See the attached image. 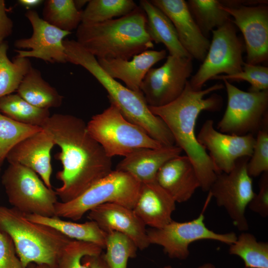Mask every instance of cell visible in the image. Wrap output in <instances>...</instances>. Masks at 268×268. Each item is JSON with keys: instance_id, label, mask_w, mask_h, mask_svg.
I'll use <instances>...</instances> for the list:
<instances>
[{"instance_id": "6da1fadb", "label": "cell", "mask_w": 268, "mask_h": 268, "mask_svg": "<svg viewBox=\"0 0 268 268\" xmlns=\"http://www.w3.org/2000/svg\"><path fill=\"white\" fill-rule=\"evenodd\" d=\"M42 128L61 148L55 157L63 166L56 174L62 184L55 191L61 202L74 199L112 171V158L91 136L82 119L55 114Z\"/></svg>"}, {"instance_id": "7a4b0ae2", "label": "cell", "mask_w": 268, "mask_h": 268, "mask_svg": "<svg viewBox=\"0 0 268 268\" xmlns=\"http://www.w3.org/2000/svg\"><path fill=\"white\" fill-rule=\"evenodd\" d=\"M215 84L205 89L192 88L188 81L181 95L171 103L161 107L149 106L150 111L159 117L172 134L175 145L184 151L192 162L204 192L208 191L217 174V170L204 148L198 142L195 134L197 120L203 111L220 110L223 105L221 96L214 91L224 88Z\"/></svg>"}, {"instance_id": "3957f363", "label": "cell", "mask_w": 268, "mask_h": 268, "mask_svg": "<svg viewBox=\"0 0 268 268\" xmlns=\"http://www.w3.org/2000/svg\"><path fill=\"white\" fill-rule=\"evenodd\" d=\"M76 41L96 59L129 60L154 47L147 28V18L137 7L120 18L94 24L81 23Z\"/></svg>"}, {"instance_id": "277c9868", "label": "cell", "mask_w": 268, "mask_h": 268, "mask_svg": "<svg viewBox=\"0 0 268 268\" xmlns=\"http://www.w3.org/2000/svg\"><path fill=\"white\" fill-rule=\"evenodd\" d=\"M64 41L67 62L81 66L93 75L107 91L110 102L118 107L126 120L140 127L162 145L175 144L168 128L150 111L142 93L134 91L111 77L100 67L96 58L76 41Z\"/></svg>"}, {"instance_id": "5b68a950", "label": "cell", "mask_w": 268, "mask_h": 268, "mask_svg": "<svg viewBox=\"0 0 268 268\" xmlns=\"http://www.w3.org/2000/svg\"><path fill=\"white\" fill-rule=\"evenodd\" d=\"M0 229L11 238L25 268L31 264L55 268L60 253L73 240L51 227L29 220L12 207L0 206Z\"/></svg>"}, {"instance_id": "8992f818", "label": "cell", "mask_w": 268, "mask_h": 268, "mask_svg": "<svg viewBox=\"0 0 268 268\" xmlns=\"http://www.w3.org/2000/svg\"><path fill=\"white\" fill-rule=\"evenodd\" d=\"M141 183L130 174L112 170L74 199L57 201L55 216L73 221L80 219L91 209L106 203H115L133 209Z\"/></svg>"}, {"instance_id": "52a82bcc", "label": "cell", "mask_w": 268, "mask_h": 268, "mask_svg": "<svg viewBox=\"0 0 268 268\" xmlns=\"http://www.w3.org/2000/svg\"><path fill=\"white\" fill-rule=\"evenodd\" d=\"M86 125L89 134L111 158L116 155L125 157L139 148H157L163 145L140 127L126 120L111 102L109 107L94 115Z\"/></svg>"}, {"instance_id": "ba28073f", "label": "cell", "mask_w": 268, "mask_h": 268, "mask_svg": "<svg viewBox=\"0 0 268 268\" xmlns=\"http://www.w3.org/2000/svg\"><path fill=\"white\" fill-rule=\"evenodd\" d=\"M1 183L12 207L25 214L55 216V205L58 201L56 193L31 169L9 164L2 175Z\"/></svg>"}, {"instance_id": "9c48e42d", "label": "cell", "mask_w": 268, "mask_h": 268, "mask_svg": "<svg viewBox=\"0 0 268 268\" xmlns=\"http://www.w3.org/2000/svg\"><path fill=\"white\" fill-rule=\"evenodd\" d=\"M227 95L224 114L217 125L219 132L244 135H254L268 123V90L244 91L223 80Z\"/></svg>"}, {"instance_id": "30bf717a", "label": "cell", "mask_w": 268, "mask_h": 268, "mask_svg": "<svg viewBox=\"0 0 268 268\" xmlns=\"http://www.w3.org/2000/svg\"><path fill=\"white\" fill-rule=\"evenodd\" d=\"M236 30L231 19L212 31V38L206 55L198 71L188 80L192 88L201 90L206 81L221 73L230 75L242 70L244 46Z\"/></svg>"}, {"instance_id": "8fae6325", "label": "cell", "mask_w": 268, "mask_h": 268, "mask_svg": "<svg viewBox=\"0 0 268 268\" xmlns=\"http://www.w3.org/2000/svg\"><path fill=\"white\" fill-rule=\"evenodd\" d=\"M249 159L240 158L229 172L217 174L208 191L217 205L225 208L234 226L241 231L249 229L245 211L255 194L252 178L247 172Z\"/></svg>"}, {"instance_id": "7c38bea8", "label": "cell", "mask_w": 268, "mask_h": 268, "mask_svg": "<svg viewBox=\"0 0 268 268\" xmlns=\"http://www.w3.org/2000/svg\"><path fill=\"white\" fill-rule=\"evenodd\" d=\"M202 213L189 221L177 222L172 220L161 228H150L146 230L150 244L161 246L164 252L170 258L185 260L190 255L189 246L195 241L212 240L229 245L237 239L234 232L218 233L205 225Z\"/></svg>"}, {"instance_id": "4fadbf2b", "label": "cell", "mask_w": 268, "mask_h": 268, "mask_svg": "<svg viewBox=\"0 0 268 268\" xmlns=\"http://www.w3.org/2000/svg\"><path fill=\"white\" fill-rule=\"evenodd\" d=\"M192 72L191 57L171 55L160 67L151 68L140 86L148 106H163L177 99L183 91Z\"/></svg>"}, {"instance_id": "5bb4252c", "label": "cell", "mask_w": 268, "mask_h": 268, "mask_svg": "<svg viewBox=\"0 0 268 268\" xmlns=\"http://www.w3.org/2000/svg\"><path fill=\"white\" fill-rule=\"evenodd\" d=\"M221 6L233 18L231 22L242 33L247 52L246 63L257 65L267 61L268 6L266 4L233 6L221 4Z\"/></svg>"}, {"instance_id": "9a60e30c", "label": "cell", "mask_w": 268, "mask_h": 268, "mask_svg": "<svg viewBox=\"0 0 268 268\" xmlns=\"http://www.w3.org/2000/svg\"><path fill=\"white\" fill-rule=\"evenodd\" d=\"M197 138L208 151V156L219 173L229 172L239 158L250 157L255 143V137L252 134L237 135L217 131L211 119L204 122Z\"/></svg>"}, {"instance_id": "2e32d148", "label": "cell", "mask_w": 268, "mask_h": 268, "mask_svg": "<svg viewBox=\"0 0 268 268\" xmlns=\"http://www.w3.org/2000/svg\"><path fill=\"white\" fill-rule=\"evenodd\" d=\"M31 24L32 34L30 37L15 41L14 46L18 57L34 58L51 63H66L67 55L63 41L71 32L62 30L44 21L38 13L28 10L25 14Z\"/></svg>"}, {"instance_id": "e0dca14e", "label": "cell", "mask_w": 268, "mask_h": 268, "mask_svg": "<svg viewBox=\"0 0 268 268\" xmlns=\"http://www.w3.org/2000/svg\"><path fill=\"white\" fill-rule=\"evenodd\" d=\"M173 24L179 41L192 58L202 62L210 42L201 32L184 0H151Z\"/></svg>"}, {"instance_id": "ac0fdd59", "label": "cell", "mask_w": 268, "mask_h": 268, "mask_svg": "<svg viewBox=\"0 0 268 268\" xmlns=\"http://www.w3.org/2000/svg\"><path fill=\"white\" fill-rule=\"evenodd\" d=\"M87 217L106 233L117 231L127 235L140 250L150 245L146 225L132 209L119 204L106 203L91 209Z\"/></svg>"}, {"instance_id": "d6986e66", "label": "cell", "mask_w": 268, "mask_h": 268, "mask_svg": "<svg viewBox=\"0 0 268 268\" xmlns=\"http://www.w3.org/2000/svg\"><path fill=\"white\" fill-rule=\"evenodd\" d=\"M55 145L51 135L42 129L16 144L6 159L9 164H18L31 169L47 187L52 189L51 151Z\"/></svg>"}, {"instance_id": "ffe728a7", "label": "cell", "mask_w": 268, "mask_h": 268, "mask_svg": "<svg viewBox=\"0 0 268 268\" xmlns=\"http://www.w3.org/2000/svg\"><path fill=\"white\" fill-rule=\"evenodd\" d=\"M156 181L176 202L188 201L201 188L195 169L186 155H180L166 162L158 170Z\"/></svg>"}, {"instance_id": "44dd1931", "label": "cell", "mask_w": 268, "mask_h": 268, "mask_svg": "<svg viewBox=\"0 0 268 268\" xmlns=\"http://www.w3.org/2000/svg\"><path fill=\"white\" fill-rule=\"evenodd\" d=\"M175 209V201L156 181L141 183L133 210L145 225L163 227L173 220Z\"/></svg>"}, {"instance_id": "7402d4cb", "label": "cell", "mask_w": 268, "mask_h": 268, "mask_svg": "<svg viewBox=\"0 0 268 268\" xmlns=\"http://www.w3.org/2000/svg\"><path fill=\"white\" fill-rule=\"evenodd\" d=\"M182 151L176 145L137 149L125 156L116 170L130 174L140 183L152 182L156 181L159 169L169 160L180 155Z\"/></svg>"}, {"instance_id": "603a6c76", "label": "cell", "mask_w": 268, "mask_h": 268, "mask_svg": "<svg viewBox=\"0 0 268 268\" xmlns=\"http://www.w3.org/2000/svg\"><path fill=\"white\" fill-rule=\"evenodd\" d=\"M166 51L148 50L131 60L97 59L100 67L111 77L122 80L129 89L141 93L140 86L148 70L166 56Z\"/></svg>"}, {"instance_id": "cb8c5ba5", "label": "cell", "mask_w": 268, "mask_h": 268, "mask_svg": "<svg viewBox=\"0 0 268 268\" xmlns=\"http://www.w3.org/2000/svg\"><path fill=\"white\" fill-rule=\"evenodd\" d=\"M139 4L146 14L147 31L152 41L163 44L169 55L191 57L181 45L175 27L168 16L150 0H141Z\"/></svg>"}, {"instance_id": "d4e9b609", "label": "cell", "mask_w": 268, "mask_h": 268, "mask_svg": "<svg viewBox=\"0 0 268 268\" xmlns=\"http://www.w3.org/2000/svg\"><path fill=\"white\" fill-rule=\"evenodd\" d=\"M29 220L51 227L67 237L77 241L91 243L105 249L106 232L93 221L79 223L65 220L57 216L48 217L25 214Z\"/></svg>"}, {"instance_id": "484cf974", "label": "cell", "mask_w": 268, "mask_h": 268, "mask_svg": "<svg viewBox=\"0 0 268 268\" xmlns=\"http://www.w3.org/2000/svg\"><path fill=\"white\" fill-rule=\"evenodd\" d=\"M16 92L27 102L41 109L59 107L64 98L43 78L40 71L33 67L23 78Z\"/></svg>"}, {"instance_id": "4316f807", "label": "cell", "mask_w": 268, "mask_h": 268, "mask_svg": "<svg viewBox=\"0 0 268 268\" xmlns=\"http://www.w3.org/2000/svg\"><path fill=\"white\" fill-rule=\"evenodd\" d=\"M0 112L18 123L41 128L51 116L49 109L33 106L17 93L0 98Z\"/></svg>"}, {"instance_id": "83f0119b", "label": "cell", "mask_w": 268, "mask_h": 268, "mask_svg": "<svg viewBox=\"0 0 268 268\" xmlns=\"http://www.w3.org/2000/svg\"><path fill=\"white\" fill-rule=\"evenodd\" d=\"M5 41L0 44V98L16 92L24 76L32 67L27 58L16 56L10 61Z\"/></svg>"}, {"instance_id": "f1b7e54d", "label": "cell", "mask_w": 268, "mask_h": 268, "mask_svg": "<svg viewBox=\"0 0 268 268\" xmlns=\"http://www.w3.org/2000/svg\"><path fill=\"white\" fill-rule=\"evenodd\" d=\"M189 10L202 34L208 39L210 33L231 18L217 0H189Z\"/></svg>"}, {"instance_id": "f546056e", "label": "cell", "mask_w": 268, "mask_h": 268, "mask_svg": "<svg viewBox=\"0 0 268 268\" xmlns=\"http://www.w3.org/2000/svg\"><path fill=\"white\" fill-rule=\"evenodd\" d=\"M229 253L239 257L245 268H268V243L258 241L252 233H241L230 245Z\"/></svg>"}, {"instance_id": "4dcf8cb0", "label": "cell", "mask_w": 268, "mask_h": 268, "mask_svg": "<svg viewBox=\"0 0 268 268\" xmlns=\"http://www.w3.org/2000/svg\"><path fill=\"white\" fill-rule=\"evenodd\" d=\"M82 12L75 7L73 0H47L42 19L62 30L71 32L81 23Z\"/></svg>"}, {"instance_id": "1f68e13d", "label": "cell", "mask_w": 268, "mask_h": 268, "mask_svg": "<svg viewBox=\"0 0 268 268\" xmlns=\"http://www.w3.org/2000/svg\"><path fill=\"white\" fill-rule=\"evenodd\" d=\"M137 6L132 0H90L82 10L81 23L94 24L123 16Z\"/></svg>"}, {"instance_id": "d6a6232c", "label": "cell", "mask_w": 268, "mask_h": 268, "mask_svg": "<svg viewBox=\"0 0 268 268\" xmlns=\"http://www.w3.org/2000/svg\"><path fill=\"white\" fill-rule=\"evenodd\" d=\"M103 258L109 268H127L128 260L136 256L137 247L127 235L117 232L106 233Z\"/></svg>"}, {"instance_id": "836d02e7", "label": "cell", "mask_w": 268, "mask_h": 268, "mask_svg": "<svg viewBox=\"0 0 268 268\" xmlns=\"http://www.w3.org/2000/svg\"><path fill=\"white\" fill-rule=\"evenodd\" d=\"M42 130L39 127L18 123L0 112V166L16 144Z\"/></svg>"}, {"instance_id": "e575fe53", "label": "cell", "mask_w": 268, "mask_h": 268, "mask_svg": "<svg viewBox=\"0 0 268 268\" xmlns=\"http://www.w3.org/2000/svg\"><path fill=\"white\" fill-rule=\"evenodd\" d=\"M103 250L91 243L72 240L60 253L55 268H90L82 262V258L86 256L99 255Z\"/></svg>"}, {"instance_id": "d590c367", "label": "cell", "mask_w": 268, "mask_h": 268, "mask_svg": "<svg viewBox=\"0 0 268 268\" xmlns=\"http://www.w3.org/2000/svg\"><path fill=\"white\" fill-rule=\"evenodd\" d=\"M212 79L246 81L250 84L248 91L266 90H268V67L259 65H250L244 62L241 71L230 75H218Z\"/></svg>"}, {"instance_id": "8d00e7d4", "label": "cell", "mask_w": 268, "mask_h": 268, "mask_svg": "<svg viewBox=\"0 0 268 268\" xmlns=\"http://www.w3.org/2000/svg\"><path fill=\"white\" fill-rule=\"evenodd\" d=\"M247 172L251 178L268 172V123L257 134L253 153L247 163Z\"/></svg>"}, {"instance_id": "74e56055", "label": "cell", "mask_w": 268, "mask_h": 268, "mask_svg": "<svg viewBox=\"0 0 268 268\" xmlns=\"http://www.w3.org/2000/svg\"><path fill=\"white\" fill-rule=\"evenodd\" d=\"M0 268H25L9 236L0 229Z\"/></svg>"}, {"instance_id": "f35d334b", "label": "cell", "mask_w": 268, "mask_h": 268, "mask_svg": "<svg viewBox=\"0 0 268 268\" xmlns=\"http://www.w3.org/2000/svg\"><path fill=\"white\" fill-rule=\"evenodd\" d=\"M248 206L252 211L266 218L268 216V172L262 174L259 191L255 194Z\"/></svg>"}, {"instance_id": "ab89813d", "label": "cell", "mask_w": 268, "mask_h": 268, "mask_svg": "<svg viewBox=\"0 0 268 268\" xmlns=\"http://www.w3.org/2000/svg\"><path fill=\"white\" fill-rule=\"evenodd\" d=\"M5 1L0 0V44L11 34L13 30V22L8 16Z\"/></svg>"}, {"instance_id": "60d3db41", "label": "cell", "mask_w": 268, "mask_h": 268, "mask_svg": "<svg viewBox=\"0 0 268 268\" xmlns=\"http://www.w3.org/2000/svg\"><path fill=\"white\" fill-rule=\"evenodd\" d=\"M82 261L90 268H109L103 258V252L99 255L84 256Z\"/></svg>"}, {"instance_id": "b9f144b4", "label": "cell", "mask_w": 268, "mask_h": 268, "mask_svg": "<svg viewBox=\"0 0 268 268\" xmlns=\"http://www.w3.org/2000/svg\"><path fill=\"white\" fill-rule=\"evenodd\" d=\"M43 1L41 0H19L18 2L22 6L27 9L35 7L41 3Z\"/></svg>"}, {"instance_id": "7bdbcfd3", "label": "cell", "mask_w": 268, "mask_h": 268, "mask_svg": "<svg viewBox=\"0 0 268 268\" xmlns=\"http://www.w3.org/2000/svg\"><path fill=\"white\" fill-rule=\"evenodd\" d=\"M89 0H73L75 7L78 9L83 7L85 4L87 3Z\"/></svg>"}, {"instance_id": "ee69618b", "label": "cell", "mask_w": 268, "mask_h": 268, "mask_svg": "<svg viewBox=\"0 0 268 268\" xmlns=\"http://www.w3.org/2000/svg\"><path fill=\"white\" fill-rule=\"evenodd\" d=\"M163 268H173L171 266H167L164 267ZM198 268H216L215 266L210 263H205L200 266Z\"/></svg>"}, {"instance_id": "f6af8a7d", "label": "cell", "mask_w": 268, "mask_h": 268, "mask_svg": "<svg viewBox=\"0 0 268 268\" xmlns=\"http://www.w3.org/2000/svg\"><path fill=\"white\" fill-rule=\"evenodd\" d=\"M27 268H51L46 265H37L35 264H31L28 266Z\"/></svg>"}, {"instance_id": "bcb514c9", "label": "cell", "mask_w": 268, "mask_h": 268, "mask_svg": "<svg viewBox=\"0 0 268 268\" xmlns=\"http://www.w3.org/2000/svg\"><path fill=\"white\" fill-rule=\"evenodd\" d=\"M1 166H0V171H1Z\"/></svg>"}, {"instance_id": "7dc6e473", "label": "cell", "mask_w": 268, "mask_h": 268, "mask_svg": "<svg viewBox=\"0 0 268 268\" xmlns=\"http://www.w3.org/2000/svg\"></svg>"}]
</instances>
